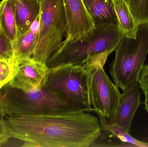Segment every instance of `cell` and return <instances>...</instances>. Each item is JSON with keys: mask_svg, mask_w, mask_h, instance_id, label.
Masks as SVG:
<instances>
[{"mask_svg": "<svg viewBox=\"0 0 148 147\" xmlns=\"http://www.w3.org/2000/svg\"><path fill=\"white\" fill-rule=\"evenodd\" d=\"M6 121L11 137L23 147H92L101 131L98 118L85 112L8 117Z\"/></svg>", "mask_w": 148, "mask_h": 147, "instance_id": "cell-1", "label": "cell"}, {"mask_svg": "<svg viewBox=\"0 0 148 147\" xmlns=\"http://www.w3.org/2000/svg\"><path fill=\"white\" fill-rule=\"evenodd\" d=\"M0 104L4 115L8 117L66 114L88 111L85 104L45 86L27 90L8 84L0 90Z\"/></svg>", "mask_w": 148, "mask_h": 147, "instance_id": "cell-2", "label": "cell"}, {"mask_svg": "<svg viewBox=\"0 0 148 147\" xmlns=\"http://www.w3.org/2000/svg\"><path fill=\"white\" fill-rule=\"evenodd\" d=\"M123 32L112 25H95L85 36L73 40L63 41L60 48L49 59V68L64 65L83 66L94 58L109 56L121 42Z\"/></svg>", "mask_w": 148, "mask_h": 147, "instance_id": "cell-3", "label": "cell"}, {"mask_svg": "<svg viewBox=\"0 0 148 147\" xmlns=\"http://www.w3.org/2000/svg\"><path fill=\"white\" fill-rule=\"evenodd\" d=\"M110 66L115 84L123 91L138 83L148 54V22L138 24L135 38L123 33Z\"/></svg>", "mask_w": 148, "mask_h": 147, "instance_id": "cell-4", "label": "cell"}, {"mask_svg": "<svg viewBox=\"0 0 148 147\" xmlns=\"http://www.w3.org/2000/svg\"><path fill=\"white\" fill-rule=\"evenodd\" d=\"M108 56L101 55L83 65L86 72L88 106L108 124H113L121 93L104 69Z\"/></svg>", "mask_w": 148, "mask_h": 147, "instance_id": "cell-5", "label": "cell"}, {"mask_svg": "<svg viewBox=\"0 0 148 147\" xmlns=\"http://www.w3.org/2000/svg\"><path fill=\"white\" fill-rule=\"evenodd\" d=\"M40 28L31 59L46 64L63 43L66 19L63 0H40Z\"/></svg>", "mask_w": 148, "mask_h": 147, "instance_id": "cell-6", "label": "cell"}, {"mask_svg": "<svg viewBox=\"0 0 148 147\" xmlns=\"http://www.w3.org/2000/svg\"><path fill=\"white\" fill-rule=\"evenodd\" d=\"M44 86L85 104L89 111L86 72L83 66L67 64L49 68Z\"/></svg>", "mask_w": 148, "mask_h": 147, "instance_id": "cell-7", "label": "cell"}, {"mask_svg": "<svg viewBox=\"0 0 148 147\" xmlns=\"http://www.w3.org/2000/svg\"><path fill=\"white\" fill-rule=\"evenodd\" d=\"M67 22L66 40L85 36L95 29V25L83 0H63Z\"/></svg>", "mask_w": 148, "mask_h": 147, "instance_id": "cell-8", "label": "cell"}, {"mask_svg": "<svg viewBox=\"0 0 148 147\" xmlns=\"http://www.w3.org/2000/svg\"><path fill=\"white\" fill-rule=\"evenodd\" d=\"M15 73L8 84L24 89L43 87L47 80L49 68L46 64L32 59L14 64Z\"/></svg>", "mask_w": 148, "mask_h": 147, "instance_id": "cell-9", "label": "cell"}, {"mask_svg": "<svg viewBox=\"0 0 148 147\" xmlns=\"http://www.w3.org/2000/svg\"><path fill=\"white\" fill-rule=\"evenodd\" d=\"M140 98L138 83L121 93L114 123L129 133L133 119L140 104Z\"/></svg>", "mask_w": 148, "mask_h": 147, "instance_id": "cell-10", "label": "cell"}, {"mask_svg": "<svg viewBox=\"0 0 148 147\" xmlns=\"http://www.w3.org/2000/svg\"><path fill=\"white\" fill-rule=\"evenodd\" d=\"M10 1L15 16L18 40L20 36L28 31L34 21L40 14V0H10Z\"/></svg>", "mask_w": 148, "mask_h": 147, "instance_id": "cell-11", "label": "cell"}, {"mask_svg": "<svg viewBox=\"0 0 148 147\" xmlns=\"http://www.w3.org/2000/svg\"><path fill=\"white\" fill-rule=\"evenodd\" d=\"M40 25L39 14L28 31L20 36L17 41L13 45L14 64L32 58L37 42Z\"/></svg>", "mask_w": 148, "mask_h": 147, "instance_id": "cell-12", "label": "cell"}, {"mask_svg": "<svg viewBox=\"0 0 148 147\" xmlns=\"http://www.w3.org/2000/svg\"><path fill=\"white\" fill-rule=\"evenodd\" d=\"M95 25L119 27V22L112 0H83Z\"/></svg>", "mask_w": 148, "mask_h": 147, "instance_id": "cell-13", "label": "cell"}, {"mask_svg": "<svg viewBox=\"0 0 148 147\" xmlns=\"http://www.w3.org/2000/svg\"><path fill=\"white\" fill-rule=\"evenodd\" d=\"M99 118L101 128V133L98 137L100 140L112 138L123 144H130L134 146L148 147V142L136 140L118 125L114 123L108 124L102 118Z\"/></svg>", "mask_w": 148, "mask_h": 147, "instance_id": "cell-14", "label": "cell"}, {"mask_svg": "<svg viewBox=\"0 0 148 147\" xmlns=\"http://www.w3.org/2000/svg\"><path fill=\"white\" fill-rule=\"evenodd\" d=\"M119 22V27L123 33L130 38H135L137 26L128 4L124 0H112Z\"/></svg>", "mask_w": 148, "mask_h": 147, "instance_id": "cell-15", "label": "cell"}, {"mask_svg": "<svg viewBox=\"0 0 148 147\" xmlns=\"http://www.w3.org/2000/svg\"><path fill=\"white\" fill-rule=\"evenodd\" d=\"M0 24L13 45L17 40V29L14 9L10 0L0 1Z\"/></svg>", "mask_w": 148, "mask_h": 147, "instance_id": "cell-16", "label": "cell"}, {"mask_svg": "<svg viewBox=\"0 0 148 147\" xmlns=\"http://www.w3.org/2000/svg\"><path fill=\"white\" fill-rule=\"evenodd\" d=\"M129 7L137 25L148 22V0H129Z\"/></svg>", "mask_w": 148, "mask_h": 147, "instance_id": "cell-17", "label": "cell"}, {"mask_svg": "<svg viewBox=\"0 0 148 147\" xmlns=\"http://www.w3.org/2000/svg\"><path fill=\"white\" fill-rule=\"evenodd\" d=\"M14 73V64L0 58V90L12 80Z\"/></svg>", "mask_w": 148, "mask_h": 147, "instance_id": "cell-18", "label": "cell"}, {"mask_svg": "<svg viewBox=\"0 0 148 147\" xmlns=\"http://www.w3.org/2000/svg\"><path fill=\"white\" fill-rule=\"evenodd\" d=\"M0 58L13 63V44L0 24ZM14 64V63H13Z\"/></svg>", "mask_w": 148, "mask_h": 147, "instance_id": "cell-19", "label": "cell"}, {"mask_svg": "<svg viewBox=\"0 0 148 147\" xmlns=\"http://www.w3.org/2000/svg\"><path fill=\"white\" fill-rule=\"evenodd\" d=\"M3 117H0V147L3 146L12 138L8 129L6 120L3 119Z\"/></svg>", "mask_w": 148, "mask_h": 147, "instance_id": "cell-20", "label": "cell"}, {"mask_svg": "<svg viewBox=\"0 0 148 147\" xmlns=\"http://www.w3.org/2000/svg\"><path fill=\"white\" fill-rule=\"evenodd\" d=\"M138 83L143 93L148 92V65H144L143 66Z\"/></svg>", "mask_w": 148, "mask_h": 147, "instance_id": "cell-21", "label": "cell"}, {"mask_svg": "<svg viewBox=\"0 0 148 147\" xmlns=\"http://www.w3.org/2000/svg\"><path fill=\"white\" fill-rule=\"evenodd\" d=\"M145 101H144V104H145V109L148 114V92H145Z\"/></svg>", "mask_w": 148, "mask_h": 147, "instance_id": "cell-22", "label": "cell"}, {"mask_svg": "<svg viewBox=\"0 0 148 147\" xmlns=\"http://www.w3.org/2000/svg\"><path fill=\"white\" fill-rule=\"evenodd\" d=\"M3 112L2 109L1 107V104H0V117H4Z\"/></svg>", "mask_w": 148, "mask_h": 147, "instance_id": "cell-23", "label": "cell"}, {"mask_svg": "<svg viewBox=\"0 0 148 147\" xmlns=\"http://www.w3.org/2000/svg\"><path fill=\"white\" fill-rule=\"evenodd\" d=\"M124 1H125V2H126V3H127L129 5V0H124Z\"/></svg>", "mask_w": 148, "mask_h": 147, "instance_id": "cell-24", "label": "cell"}, {"mask_svg": "<svg viewBox=\"0 0 148 147\" xmlns=\"http://www.w3.org/2000/svg\"></svg>", "mask_w": 148, "mask_h": 147, "instance_id": "cell-25", "label": "cell"}]
</instances>
